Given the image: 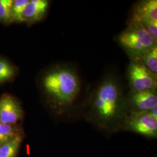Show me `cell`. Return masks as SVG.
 Masks as SVG:
<instances>
[{
    "label": "cell",
    "mask_w": 157,
    "mask_h": 157,
    "mask_svg": "<svg viewBox=\"0 0 157 157\" xmlns=\"http://www.w3.org/2000/svg\"><path fill=\"white\" fill-rule=\"evenodd\" d=\"M41 86L52 104L61 110L73 104L82 89L78 72L67 63L57 65L45 73Z\"/></svg>",
    "instance_id": "1"
},
{
    "label": "cell",
    "mask_w": 157,
    "mask_h": 157,
    "mask_svg": "<svg viewBox=\"0 0 157 157\" xmlns=\"http://www.w3.org/2000/svg\"><path fill=\"white\" fill-rule=\"evenodd\" d=\"M90 101L97 117L104 123H108L118 117L127 99L118 77L108 73L92 91Z\"/></svg>",
    "instance_id": "2"
},
{
    "label": "cell",
    "mask_w": 157,
    "mask_h": 157,
    "mask_svg": "<svg viewBox=\"0 0 157 157\" xmlns=\"http://www.w3.org/2000/svg\"><path fill=\"white\" fill-rule=\"evenodd\" d=\"M118 41L131 60L134 61H137L147 52L157 47V41L133 14L127 22L126 29L118 36Z\"/></svg>",
    "instance_id": "3"
},
{
    "label": "cell",
    "mask_w": 157,
    "mask_h": 157,
    "mask_svg": "<svg viewBox=\"0 0 157 157\" xmlns=\"http://www.w3.org/2000/svg\"><path fill=\"white\" fill-rule=\"evenodd\" d=\"M127 78L131 91L157 90V75L139 62L130 61L127 70Z\"/></svg>",
    "instance_id": "4"
},
{
    "label": "cell",
    "mask_w": 157,
    "mask_h": 157,
    "mask_svg": "<svg viewBox=\"0 0 157 157\" xmlns=\"http://www.w3.org/2000/svg\"><path fill=\"white\" fill-rule=\"evenodd\" d=\"M132 14L137 17L155 40H157V1L143 0L135 3Z\"/></svg>",
    "instance_id": "5"
},
{
    "label": "cell",
    "mask_w": 157,
    "mask_h": 157,
    "mask_svg": "<svg viewBox=\"0 0 157 157\" xmlns=\"http://www.w3.org/2000/svg\"><path fill=\"white\" fill-rule=\"evenodd\" d=\"M129 129L141 135L156 137L157 118L149 111H132L126 120Z\"/></svg>",
    "instance_id": "6"
},
{
    "label": "cell",
    "mask_w": 157,
    "mask_h": 157,
    "mask_svg": "<svg viewBox=\"0 0 157 157\" xmlns=\"http://www.w3.org/2000/svg\"><path fill=\"white\" fill-rule=\"evenodd\" d=\"M22 114L20 104L11 96L0 98V123L12 125L21 119Z\"/></svg>",
    "instance_id": "7"
},
{
    "label": "cell",
    "mask_w": 157,
    "mask_h": 157,
    "mask_svg": "<svg viewBox=\"0 0 157 157\" xmlns=\"http://www.w3.org/2000/svg\"><path fill=\"white\" fill-rule=\"evenodd\" d=\"M127 101L135 108L133 111H150L157 105V90L130 91Z\"/></svg>",
    "instance_id": "8"
},
{
    "label": "cell",
    "mask_w": 157,
    "mask_h": 157,
    "mask_svg": "<svg viewBox=\"0 0 157 157\" xmlns=\"http://www.w3.org/2000/svg\"><path fill=\"white\" fill-rule=\"evenodd\" d=\"M48 5L47 0L29 1L23 12V22L32 23L41 20L47 13Z\"/></svg>",
    "instance_id": "9"
},
{
    "label": "cell",
    "mask_w": 157,
    "mask_h": 157,
    "mask_svg": "<svg viewBox=\"0 0 157 157\" xmlns=\"http://www.w3.org/2000/svg\"><path fill=\"white\" fill-rule=\"evenodd\" d=\"M22 140V136L17 135L11 140L0 146V157H15Z\"/></svg>",
    "instance_id": "10"
},
{
    "label": "cell",
    "mask_w": 157,
    "mask_h": 157,
    "mask_svg": "<svg viewBox=\"0 0 157 157\" xmlns=\"http://www.w3.org/2000/svg\"><path fill=\"white\" fill-rule=\"evenodd\" d=\"M136 62H139L152 73H157V47L147 52Z\"/></svg>",
    "instance_id": "11"
},
{
    "label": "cell",
    "mask_w": 157,
    "mask_h": 157,
    "mask_svg": "<svg viewBox=\"0 0 157 157\" xmlns=\"http://www.w3.org/2000/svg\"><path fill=\"white\" fill-rule=\"evenodd\" d=\"M29 2V0L13 1L11 7V17L12 21H15L19 22H23V12Z\"/></svg>",
    "instance_id": "12"
},
{
    "label": "cell",
    "mask_w": 157,
    "mask_h": 157,
    "mask_svg": "<svg viewBox=\"0 0 157 157\" xmlns=\"http://www.w3.org/2000/svg\"><path fill=\"white\" fill-rule=\"evenodd\" d=\"M19 135L17 129L11 124L0 123V146Z\"/></svg>",
    "instance_id": "13"
},
{
    "label": "cell",
    "mask_w": 157,
    "mask_h": 157,
    "mask_svg": "<svg viewBox=\"0 0 157 157\" xmlns=\"http://www.w3.org/2000/svg\"><path fill=\"white\" fill-rule=\"evenodd\" d=\"M15 73L14 68L9 62L0 59V83L10 80L14 76Z\"/></svg>",
    "instance_id": "14"
},
{
    "label": "cell",
    "mask_w": 157,
    "mask_h": 157,
    "mask_svg": "<svg viewBox=\"0 0 157 157\" xmlns=\"http://www.w3.org/2000/svg\"><path fill=\"white\" fill-rule=\"evenodd\" d=\"M13 1L0 0V21L10 22L12 21L11 7Z\"/></svg>",
    "instance_id": "15"
},
{
    "label": "cell",
    "mask_w": 157,
    "mask_h": 157,
    "mask_svg": "<svg viewBox=\"0 0 157 157\" xmlns=\"http://www.w3.org/2000/svg\"><path fill=\"white\" fill-rule=\"evenodd\" d=\"M152 116L157 118V105L152 108L149 111Z\"/></svg>",
    "instance_id": "16"
}]
</instances>
